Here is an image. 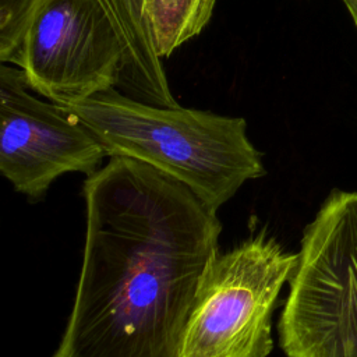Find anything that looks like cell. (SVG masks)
<instances>
[{"label": "cell", "mask_w": 357, "mask_h": 357, "mask_svg": "<svg viewBox=\"0 0 357 357\" xmlns=\"http://www.w3.org/2000/svg\"><path fill=\"white\" fill-rule=\"evenodd\" d=\"M85 241L68 322L53 357H178L222 225L181 181L112 156L82 185Z\"/></svg>", "instance_id": "obj_1"}, {"label": "cell", "mask_w": 357, "mask_h": 357, "mask_svg": "<svg viewBox=\"0 0 357 357\" xmlns=\"http://www.w3.org/2000/svg\"><path fill=\"white\" fill-rule=\"evenodd\" d=\"M63 106L89 128L109 158L146 163L185 184L216 211L247 181L265 174L243 117L158 106L116 88Z\"/></svg>", "instance_id": "obj_2"}, {"label": "cell", "mask_w": 357, "mask_h": 357, "mask_svg": "<svg viewBox=\"0 0 357 357\" xmlns=\"http://www.w3.org/2000/svg\"><path fill=\"white\" fill-rule=\"evenodd\" d=\"M278 331L287 357H357V192L332 191L304 229Z\"/></svg>", "instance_id": "obj_3"}, {"label": "cell", "mask_w": 357, "mask_h": 357, "mask_svg": "<svg viewBox=\"0 0 357 357\" xmlns=\"http://www.w3.org/2000/svg\"><path fill=\"white\" fill-rule=\"evenodd\" d=\"M297 259L265 230L219 251L199 279L178 357H268L272 314Z\"/></svg>", "instance_id": "obj_4"}, {"label": "cell", "mask_w": 357, "mask_h": 357, "mask_svg": "<svg viewBox=\"0 0 357 357\" xmlns=\"http://www.w3.org/2000/svg\"><path fill=\"white\" fill-rule=\"evenodd\" d=\"M124 52L98 0H39L11 60L36 93L59 105L116 88Z\"/></svg>", "instance_id": "obj_5"}, {"label": "cell", "mask_w": 357, "mask_h": 357, "mask_svg": "<svg viewBox=\"0 0 357 357\" xmlns=\"http://www.w3.org/2000/svg\"><path fill=\"white\" fill-rule=\"evenodd\" d=\"M21 68L0 67V172L28 201L66 173L93 174L106 151L63 105L29 92Z\"/></svg>", "instance_id": "obj_6"}, {"label": "cell", "mask_w": 357, "mask_h": 357, "mask_svg": "<svg viewBox=\"0 0 357 357\" xmlns=\"http://www.w3.org/2000/svg\"><path fill=\"white\" fill-rule=\"evenodd\" d=\"M216 0H142V14L156 54L169 57L208 25Z\"/></svg>", "instance_id": "obj_7"}, {"label": "cell", "mask_w": 357, "mask_h": 357, "mask_svg": "<svg viewBox=\"0 0 357 357\" xmlns=\"http://www.w3.org/2000/svg\"><path fill=\"white\" fill-rule=\"evenodd\" d=\"M39 0H0V61L11 63Z\"/></svg>", "instance_id": "obj_8"}, {"label": "cell", "mask_w": 357, "mask_h": 357, "mask_svg": "<svg viewBox=\"0 0 357 357\" xmlns=\"http://www.w3.org/2000/svg\"><path fill=\"white\" fill-rule=\"evenodd\" d=\"M343 3L346 4V7H347V10H349L356 26H357V0H343Z\"/></svg>", "instance_id": "obj_9"}]
</instances>
